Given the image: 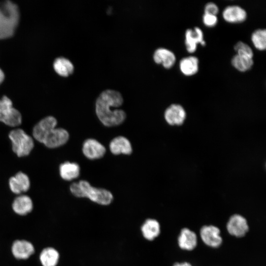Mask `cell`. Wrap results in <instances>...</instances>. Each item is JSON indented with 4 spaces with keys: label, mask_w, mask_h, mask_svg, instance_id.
I'll use <instances>...</instances> for the list:
<instances>
[{
    "label": "cell",
    "mask_w": 266,
    "mask_h": 266,
    "mask_svg": "<svg viewBox=\"0 0 266 266\" xmlns=\"http://www.w3.org/2000/svg\"><path fill=\"white\" fill-rule=\"evenodd\" d=\"M82 152L89 159L95 160L102 158L105 154V147L94 138L86 139L83 144Z\"/></svg>",
    "instance_id": "cell-12"
},
{
    "label": "cell",
    "mask_w": 266,
    "mask_h": 266,
    "mask_svg": "<svg viewBox=\"0 0 266 266\" xmlns=\"http://www.w3.org/2000/svg\"><path fill=\"white\" fill-rule=\"evenodd\" d=\"M220 231L217 227L210 225L202 227L200 230V235L202 241L207 245L217 248L222 243Z\"/></svg>",
    "instance_id": "cell-10"
},
{
    "label": "cell",
    "mask_w": 266,
    "mask_h": 266,
    "mask_svg": "<svg viewBox=\"0 0 266 266\" xmlns=\"http://www.w3.org/2000/svg\"><path fill=\"white\" fill-rule=\"evenodd\" d=\"M4 79V74L3 71L0 68V84L2 82Z\"/></svg>",
    "instance_id": "cell-31"
},
{
    "label": "cell",
    "mask_w": 266,
    "mask_h": 266,
    "mask_svg": "<svg viewBox=\"0 0 266 266\" xmlns=\"http://www.w3.org/2000/svg\"><path fill=\"white\" fill-rule=\"evenodd\" d=\"M252 42L257 49L262 51L266 48V30L259 29L254 31L251 34Z\"/></svg>",
    "instance_id": "cell-26"
},
{
    "label": "cell",
    "mask_w": 266,
    "mask_h": 266,
    "mask_svg": "<svg viewBox=\"0 0 266 266\" xmlns=\"http://www.w3.org/2000/svg\"><path fill=\"white\" fill-rule=\"evenodd\" d=\"M178 243L180 248L186 250H192L197 246L196 234L188 228L182 229L178 238Z\"/></svg>",
    "instance_id": "cell-20"
},
{
    "label": "cell",
    "mask_w": 266,
    "mask_h": 266,
    "mask_svg": "<svg viewBox=\"0 0 266 266\" xmlns=\"http://www.w3.org/2000/svg\"><path fill=\"white\" fill-rule=\"evenodd\" d=\"M70 191L75 197L87 198L91 201L101 205H108L113 200V196L111 192L103 188L92 186L86 180H80L74 182L70 186Z\"/></svg>",
    "instance_id": "cell-2"
},
{
    "label": "cell",
    "mask_w": 266,
    "mask_h": 266,
    "mask_svg": "<svg viewBox=\"0 0 266 266\" xmlns=\"http://www.w3.org/2000/svg\"><path fill=\"white\" fill-rule=\"evenodd\" d=\"M9 186L12 193L20 194L27 192L30 189V179L26 174L20 171L9 178Z\"/></svg>",
    "instance_id": "cell-13"
},
{
    "label": "cell",
    "mask_w": 266,
    "mask_h": 266,
    "mask_svg": "<svg viewBox=\"0 0 266 266\" xmlns=\"http://www.w3.org/2000/svg\"><path fill=\"white\" fill-rule=\"evenodd\" d=\"M11 250L13 256L18 260L28 259L35 251L33 245L24 239L15 240L12 244Z\"/></svg>",
    "instance_id": "cell-11"
},
{
    "label": "cell",
    "mask_w": 266,
    "mask_h": 266,
    "mask_svg": "<svg viewBox=\"0 0 266 266\" xmlns=\"http://www.w3.org/2000/svg\"><path fill=\"white\" fill-rule=\"evenodd\" d=\"M0 122L10 127L19 126L22 123L20 112L13 107L11 100L6 96L0 99Z\"/></svg>",
    "instance_id": "cell-5"
},
{
    "label": "cell",
    "mask_w": 266,
    "mask_h": 266,
    "mask_svg": "<svg viewBox=\"0 0 266 266\" xmlns=\"http://www.w3.org/2000/svg\"><path fill=\"white\" fill-rule=\"evenodd\" d=\"M222 15L224 19L231 23H241L247 18V12L242 7L238 5H229L225 8Z\"/></svg>",
    "instance_id": "cell-15"
},
{
    "label": "cell",
    "mask_w": 266,
    "mask_h": 266,
    "mask_svg": "<svg viewBox=\"0 0 266 266\" xmlns=\"http://www.w3.org/2000/svg\"><path fill=\"white\" fill-rule=\"evenodd\" d=\"M53 67L58 74L63 76H68L74 70V66L71 62L63 57H58L55 60Z\"/></svg>",
    "instance_id": "cell-24"
},
{
    "label": "cell",
    "mask_w": 266,
    "mask_h": 266,
    "mask_svg": "<svg viewBox=\"0 0 266 266\" xmlns=\"http://www.w3.org/2000/svg\"><path fill=\"white\" fill-rule=\"evenodd\" d=\"M199 64V61L197 57L190 56L181 59L179 63V68L183 74L191 76L198 71Z\"/></svg>",
    "instance_id": "cell-23"
},
{
    "label": "cell",
    "mask_w": 266,
    "mask_h": 266,
    "mask_svg": "<svg viewBox=\"0 0 266 266\" xmlns=\"http://www.w3.org/2000/svg\"><path fill=\"white\" fill-rule=\"evenodd\" d=\"M234 49L237 54L253 58V52L252 49L247 44L242 41L237 42L234 46Z\"/></svg>",
    "instance_id": "cell-27"
},
{
    "label": "cell",
    "mask_w": 266,
    "mask_h": 266,
    "mask_svg": "<svg viewBox=\"0 0 266 266\" xmlns=\"http://www.w3.org/2000/svg\"><path fill=\"white\" fill-rule=\"evenodd\" d=\"M173 266H192L190 263L187 262L184 263H175Z\"/></svg>",
    "instance_id": "cell-30"
},
{
    "label": "cell",
    "mask_w": 266,
    "mask_h": 266,
    "mask_svg": "<svg viewBox=\"0 0 266 266\" xmlns=\"http://www.w3.org/2000/svg\"><path fill=\"white\" fill-rule=\"evenodd\" d=\"M202 21L206 26L213 27L217 23L218 19L216 15L204 13L202 16Z\"/></svg>",
    "instance_id": "cell-28"
},
{
    "label": "cell",
    "mask_w": 266,
    "mask_h": 266,
    "mask_svg": "<svg viewBox=\"0 0 266 266\" xmlns=\"http://www.w3.org/2000/svg\"><path fill=\"white\" fill-rule=\"evenodd\" d=\"M154 61L157 64H162L166 68L173 66L176 61V57L171 50L163 47L157 49L153 54Z\"/></svg>",
    "instance_id": "cell-19"
},
{
    "label": "cell",
    "mask_w": 266,
    "mask_h": 266,
    "mask_svg": "<svg viewBox=\"0 0 266 266\" xmlns=\"http://www.w3.org/2000/svg\"><path fill=\"white\" fill-rule=\"evenodd\" d=\"M111 152L114 155H130L133 152L131 142L126 137L119 136L113 138L109 144Z\"/></svg>",
    "instance_id": "cell-18"
},
{
    "label": "cell",
    "mask_w": 266,
    "mask_h": 266,
    "mask_svg": "<svg viewBox=\"0 0 266 266\" xmlns=\"http://www.w3.org/2000/svg\"><path fill=\"white\" fill-rule=\"evenodd\" d=\"M19 19L20 11L16 3L10 0L0 1V39L13 35Z\"/></svg>",
    "instance_id": "cell-3"
},
{
    "label": "cell",
    "mask_w": 266,
    "mask_h": 266,
    "mask_svg": "<svg viewBox=\"0 0 266 266\" xmlns=\"http://www.w3.org/2000/svg\"><path fill=\"white\" fill-rule=\"evenodd\" d=\"M33 202L31 198L26 195H21L17 197L12 204L13 211L20 216L28 214L33 210Z\"/></svg>",
    "instance_id": "cell-17"
},
{
    "label": "cell",
    "mask_w": 266,
    "mask_h": 266,
    "mask_svg": "<svg viewBox=\"0 0 266 266\" xmlns=\"http://www.w3.org/2000/svg\"><path fill=\"white\" fill-rule=\"evenodd\" d=\"M227 229L230 234L241 237L247 233L249 227L245 218L239 214H234L230 218L227 224Z\"/></svg>",
    "instance_id": "cell-8"
},
{
    "label": "cell",
    "mask_w": 266,
    "mask_h": 266,
    "mask_svg": "<svg viewBox=\"0 0 266 266\" xmlns=\"http://www.w3.org/2000/svg\"><path fill=\"white\" fill-rule=\"evenodd\" d=\"M69 137V133L66 130L55 128L46 135L42 143L49 148H55L66 144Z\"/></svg>",
    "instance_id": "cell-6"
},
{
    "label": "cell",
    "mask_w": 266,
    "mask_h": 266,
    "mask_svg": "<svg viewBox=\"0 0 266 266\" xmlns=\"http://www.w3.org/2000/svg\"><path fill=\"white\" fill-rule=\"evenodd\" d=\"M140 232L144 239L153 241L160 235L161 226L155 219L147 218L141 225Z\"/></svg>",
    "instance_id": "cell-16"
},
{
    "label": "cell",
    "mask_w": 266,
    "mask_h": 266,
    "mask_svg": "<svg viewBox=\"0 0 266 266\" xmlns=\"http://www.w3.org/2000/svg\"><path fill=\"white\" fill-rule=\"evenodd\" d=\"M60 253L54 247L44 248L39 254V261L42 266H57L60 260Z\"/></svg>",
    "instance_id": "cell-21"
},
{
    "label": "cell",
    "mask_w": 266,
    "mask_h": 266,
    "mask_svg": "<svg viewBox=\"0 0 266 266\" xmlns=\"http://www.w3.org/2000/svg\"><path fill=\"white\" fill-rule=\"evenodd\" d=\"M123 102L121 94L116 90L107 89L102 91L96 102V112L101 123L106 127L121 124L126 118V112L117 109Z\"/></svg>",
    "instance_id": "cell-1"
},
{
    "label": "cell",
    "mask_w": 266,
    "mask_h": 266,
    "mask_svg": "<svg viewBox=\"0 0 266 266\" xmlns=\"http://www.w3.org/2000/svg\"><path fill=\"white\" fill-rule=\"evenodd\" d=\"M231 64L237 70L245 72L251 69L254 62L252 58L236 54L232 58Z\"/></svg>",
    "instance_id": "cell-25"
},
{
    "label": "cell",
    "mask_w": 266,
    "mask_h": 266,
    "mask_svg": "<svg viewBox=\"0 0 266 266\" xmlns=\"http://www.w3.org/2000/svg\"><path fill=\"white\" fill-rule=\"evenodd\" d=\"M164 118L171 126H180L186 118V112L183 107L179 104H172L165 110Z\"/></svg>",
    "instance_id": "cell-9"
},
{
    "label": "cell",
    "mask_w": 266,
    "mask_h": 266,
    "mask_svg": "<svg viewBox=\"0 0 266 266\" xmlns=\"http://www.w3.org/2000/svg\"><path fill=\"white\" fill-rule=\"evenodd\" d=\"M59 171L62 179L69 181L79 176L80 168L79 165L76 163L66 162L60 166Z\"/></svg>",
    "instance_id": "cell-22"
},
{
    "label": "cell",
    "mask_w": 266,
    "mask_h": 266,
    "mask_svg": "<svg viewBox=\"0 0 266 266\" xmlns=\"http://www.w3.org/2000/svg\"><path fill=\"white\" fill-rule=\"evenodd\" d=\"M204 13L216 15L219 11L218 6L214 2L207 3L204 8Z\"/></svg>",
    "instance_id": "cell-29"
},
{
    "label": "cell",
    "mask_w": 266,
    "mask_h": 266,
    "mask_svg": "<svg viewBox=\"0 0 266 266\" xmlns=\"http://www.w3.org/2000/svg\"><path fill=\"white\" fill-rule=\"evenodd\" d=\"M57 125V121L52 116H47L39 121L33 127V138L42 143L46 135Z\"/></svg>",
    "instance_id": "cell-7"
},
{
    "label": "cell",
    "mask_w": 266,
    "mask_h": 266,
    "mask_svg": "<svg viewBox=\"0 0 266 266\" xmlns=\"http://www.w3.org/2000/svg\"><path fill=\"white\" fill-rule=\"evenodd\" d=\"M185 44L187 51L189 53L196 51L197 44L200 43L203 40L202 30L196 27L193 29H188L185 33Z\"/></svg>",
    "instance_id": "cell-14"
},
{
    "label": "cell",
    "mask_w": 266,
    "mask_h": 266,
    "mask_svg": "<svg viewBox=\"0 0 266 266\" xmlns=\"http://www.w3.org/2000/svg\"><path fill=\"white\" fill-rule=\"evenodd\" d=\"M8 136L11 141L12 151L18 157L30 154L34 147L33 140L23 130H13L10 132Z\"/></svg>",
    "instance_id": "cell-4"
}]
</instances>
